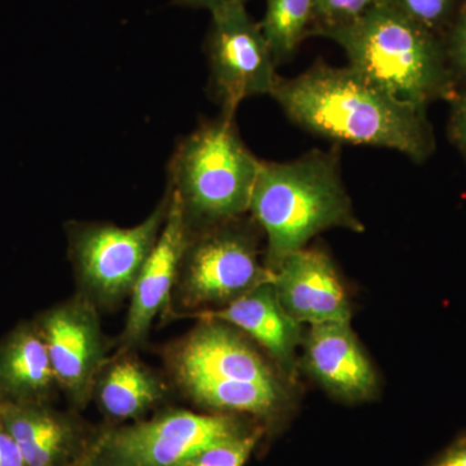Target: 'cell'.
I'll list each match as a JSON object with an SVG mask.
<instances>
[{"instance_id": "obj_1", "label": "cell", "mask_w": 466, "mask_h": 466, "mask_svg": "<svg viewBox=\"0 0 466 466\" xmlns=\"http://www.w3.org/2000/svg\"><path fill=\"white\" fill-rule=\"evenodd\" d=\"M269 96L294 125L324 139L395 150L417 164L434 152L426 110L391 96L349 66L318 64L293 78L279 76Z\"/></svg>"}, {"instance_id": "obj_2", "label": "cell", "mask_w": 466, "mask_h": 466, "mask_svg": "<svg viewBox=\"0 0 466 466\" xmlns=\"http://www.w3.org/2000/svg\"><path fill=\"white\" fill-rule=\"evenodd\" d=\"M339 45L350 67L420 109L455 99V73L437 34L380 0L363 16L315 34Z\"/></svg>"}, {"instance_id": "obj_3", "label": "cell", "mask_w": 466, "mask_h": 466, "mask_svg": "<svg viewBox=\"0 0 466 466\" xmlns=\"http://www.w3.org/2000/svg\"><path fill=\"white\" fill-rule=\"evenodd\" d=\"M249 211L265 233V265L271 272L327 229L364 231L336 156L321 150L287 162H260Z\"/></svg>"}, {"instance_id": "obj_4", "label": "cell", "mask_w": 466, "mask_h": 466, "mask_svg": "<svg viewBox=\"0 0 466 466\" xmlns=\"http://www.w3.org/2000/svg\"><path fill=\"white\" fill-rule=\"evenodd\" d=\"M260 159L242 142L235 116L220 115L187 135L167 167V187L189 231L249 211Z\"/></svg>"}, {"instance_id": "obj_5", "label": "cell", "mask_w": 466, "mask_h": 466, "mask_svg": "<svg viewBox=\"0 0 466 466\" xmlns=\"http://www.w3.org/2000/svg\"><path fill=\"white\" fill-rule=\"evenodd\" d=\"M244 217L189 231L170 312L177 306L183 318L222 309L272 281L274 272L260 262L257 223Z\"/></svg>"}, {"instance_id": "obj_6", "label": "cell", "mask_w": 466, "mask_h": 466, "mask_svg": "<svg viewBox=\"0 0 466 466\" xmlns=\"http://www.w3.org/2000/svg\"><path fill=\"white\" fill-rule=\"evenodd\" d=\"M168 207L170 193L167 189L152 213L137 226L67 222V256L78 287L76 293L99 311L116 309L130 299L167 222Z\"/></svg>"}, {"instance_id": "obj_7", "label": "cell", "mask_w": 466, "mask_h": 466, "mask_svg": "<svg viewBox=\"0 0 466 466\" xmlns=\"http://www.w3.org/2000/svg\"><path fill=\"white\" fill-rule=\"evenodd\" d=\"M263 426L251 417L167 410L150 419L100 428L95 466H186L219 443ZM266 428V426H265Z\"/></svg>"}, {"instance_id": "obj_8", "label": "cell", "mask_w": 466, "mask_h": 466, "mask_svg": "<svg viewBox=\"0 0 466 466\" xmlns=\"http://www.w3.org/2000/svg\"><path fill=\"white\" fill-rule=\"evenodd\" d=\"M207 38L210 90L222 113L235 116L248 97L271 95L279 76L266 34L248 12L247 5H231L210 12Z\"/></svg>"}, {"instance_id": "obj_9", "label": "cell", "mask_w": 466, "mask_h": 466, "mask_svg": "<svg viewBox=\"0 0 466 466\" xmlns=\"http://www.w3.org/2000/svg\"><path fill=\"white\" fill-rule=\"evenodd\" d=\"M99 309L78 293L39 312L41 332L58 389L76 410L94 400L95 383L109 357Z\"/></svg>"}, {"instance_id": "obj_10", "label": "cell", "mask_w": 466, "mask_h": 466, "mask_svg": "<svg viewBox=\"0 0 466 466\" xmlns=\"http://www.w3.org/2000/svg\"><path fill=\"white\" fill-rule=\"evenodd\" d=\"M198 321L191 332L171 342L162 352L171 381L207 377L284 388L275 368L244 333L222 321Z\"/></svg>"}, {"instance_id": "obj_11", "label": "cell", "mask_w": 466, "mask_h": 466, "mask_svg": "<svg viewBox=\"0 0 466 466\" xmlns=\"http://www.w3.org/2000/svg\"><path fill=\"white\" fill-rule=\"evenodd\" d=\"M168 193L170 207L167 222L134 285L127 318L118 339V351H135L142 346L156 319L165 317L171 309L189 229L179 202Z\"/></svg>"}, {"instance_id": "obj_12", "label": "cell", "mask_w": 466, "mask_h": 466, "mask_svg": "<svg viewBox=\"0 0 466 466\" xmlns=\"http://www.w3.org/2000/svg\"><path fill=\"white\" fill-rule=\"evenodd\" d=\"M0 420L16 441L26 466L75 464L90 452L100 431L52 403L0 401Z\"/></svg>"}, {"instance_id": "obj_13", "label": "cell", "mask_w": 466, "mask_h": 466, "mask_svg": "<svg viewBox=\"0 0 466 466\" xmlns=\"http://www.w3.org/2000/svg\"><path fill=\"white\" fill-rule=\"evenodd\" d=\"M281 305L299 324L351 320V306L330 257L319 248L294 251L272 279Z\"/></svg>"}, {"instance_id": "obj_14", "label": "cell", "mask_w": 466, "mask_h": 466, "mask_svg": "<svg viewBox=\"0 0 466 466\" xmlns=\"http://www.w3.org/2000/svg\"><path fill=\"white\" fill-rule=\"evenodd\" d=\"M303 366L325 390L342 400H370L379 388L375 368L350 321L311 325L306 334Z\"/></svg>"}, {"instance_id": "obj_15", "label": "cell", "mask_w": 466, "mask_h": 466, "mask_svg": "<svg viewBox=\"0 0 466 466\" xmlns=\"http://www.w3.org/2000/svg\"><path fill=\"white\" fill-rule=\"evenodd\" d=\"M183 318L217 320L232 325L265 349L285 376H294L302 324L288 314L272 281L254 288L225 308Z\"/></svg>"}, {"instance_id": "obj_16", "label": "cell", "mask_w": 466, "mask_h": 466, "mask_svg": "<svg viewBox=\"0 0 466 466\" xmlns=\"http://www.w3.org/2000/svg\"><path fill=\"white\" fill-rule=\"evenodd\" d=\"M60 391L35 321L24 320L0 339V401L52 403Z\"/></svg>"}, {"instance_id": "obj_17", "label": "cell", "mask_w": 466, "mask_h": 466, "mask_svg": "<svg viewBox=\"0 0 466 466\" xmlns=\"http://www.w3.org/2000/svg\"><path fill=\"white\" fill-rule=\"evenodd\" d=\"M167 395V380L144 364L134 351H118L109 358L94 389V400L112 424L144 419Z\"/></svg>"}, {"instance_id": "obj_18", "label": "cell", "mask_w": 466, "mask_h": 466, "mask_svg": "<svg viewBox=\"0 0 466 466\" xmlns=\"http://www.w3.org/2000/svg\"><path fill=\"white\" fill-rule=\"evenodd\" d=\"M171 382L189 400L210 412L248 416L262 425L272 421L287 400L285 388H269L254 382L207 377H184Z\"/></svg>"}, {"instance_id": "obj_19", "label": "cell", "mask_w": 466, "mask_h": 466, "mask_svg": "<svg viewBox=\"0 0 466 466\" xmlns=\"http://www.w3.org/2000/svg\"><path fill=\"white\" fill-rule=\"evenodd\" d=\"M260 21L276 64L287 63L309 38L315 0H265Z\"/></svg>"}, {"instance_id": "obj_20", "label": "cell", "mask_w": 466, "mask_h": 466, "mask_svg": "<svg viewBox=\"0 0 466 466\" xmlns=\"http://www.w3.org/2000/svg\"><path fill=\"white\" fill-rule=\"evenodd\" d=\"M265 431V426H258L249 433L213 444L186 466H244Z\"/></svg>"}, {"instance_id": "obj_21", "label": "cell", "mask_w": 466, "mask_h": 466, "mask_svg": "<svg viewBox=\"0 0 466 466\" xmlns=\"http://www.w3.org/2000/svg\"><path fill=\"white\" fill-rule=\"evenodd\" d=\"M380 0H315L309 36L358 20Z\"/></svg>"}, {"instance_id": "obj_22", "label": "cell", "mask_w": 466, "mask_h": 466, "mask_svg": "<svg viewBox=\"0 0 466 466\" xmlns=\"http://www.w3.org/2000/svg\"><path fill=\"white\" fill-rule=\"evenodd\" d=\"M413 23L437 32L452 14L456 0H388Z\"/></svg>"}, {"instance_id": "obj_23", "label": "cell", "mask_w": 466, "mask_h": 466, "mask_svg": "<svg viewBox=\"0 0 466 466\" xmlns=\"http://www.w3.org/2000/svg\"><path fill=\"white\" fill-rule=\"evenodd\" d=\"M444 47L453 72L466 78V5L451 27L449 42Z\"/></svg>"}, {"instance_id": "obj_24", "label": "cell", "mask_w": 466, "mask_h": 466, "mask_svg": "<svg viewBox=\"0 0 466 466\" xmlns=\"http://www.w3.org/2000/svg\"><path fill=\"white\" fill-rule=\"evenodd\" d=\"M450 133L458 148L466 157V92L458 94L451 101Z\"/></svg>"}, {"instance_id": "obj_25", "label": "cell", "mask_w": 466, "mask_h": 466, "mask_svg": "<svg viewBox=\"0 0 466 466\" xmlns=\"http://www.w3.org/2000/svg\"><path fill=\"white\" fill-rule=\"evenodd\" d=\"M429 466H466V431L441 451Z\"/></svg>"}, {"instance_id": "obj_26", "label": "cell", "mask_w": 466, "mask_h": 466, "mask_svg": "<svg viewBox=\"0 0 466 466\" xmlns=\"http://www.w3.org/2000/svg\"><path fill=\"white\" fill-rule=\"evenodd\" d=\"M0 466H26L16 441L0 420Z\"/></svg>"}, {"instance_id": "obj_27", "label": "cell", "mask_w": 466, "mask_h": 466, "mask_svg": "<svg viewBox=\"0 0 466 466\" xmlns=\"http://www.w3.org/2000/svg\"><path fill=\"white\" fill-rule=\"evenodd\" d=\"M248 0H173V5L180 8L207 9L208 12L231 5H247Z\"/></svg>"}, {"instance_id": "obj_28", "label": "cell", "mask_w": 466, "mask_h": 466, "mask_svg": "<svg viewBox=\"0 0 466 466\" xmlns=\"http://www.w3.org/2000/svg\"><path fill=\"white\" fill-rule=\"evenodd\" d=\"M91 451L87 453V455L85 456L84 459H81L79 461H76L75 464L69 466H95L94 461H92Z\"/></svg>"}]
</instances>
